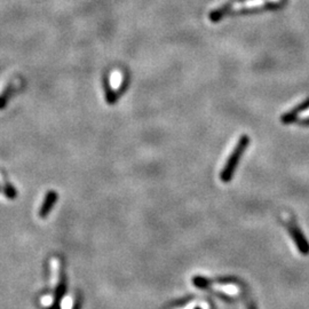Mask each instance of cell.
<instances>
[{"mask_svg":"<svg viewBox=\"0 0 309 309\" xmlns=\"http://www.w3.org/2000/svg\"><path fill=\"white\" fill-rule=\"evenodd\" d=\"M14 91H15V87L13 86V85H10V86L5 88V91L0 94V110H3L4 108H5L6 103L8 102V100H10V97Z\"/></svg>","mask_w":309,"mask_h":309,"instance_id":"cell-6","label":"cell"},{"mask_svg":"<svg viewBox=\"0 0 309 309\" xmlns=\"http://www.w3.org/2000/svg\"><path fill=\"white\" fill-rule=\"evenodd\" d=\"M194 285L197 286V288H199V289H205V288H208L209 285H211V283H210L209 280L204 279V277L197 276L194 279Z\"/></svg>","mask_w":309,"mask_h":309,"instance_id":"cell-9","label":"cell"},{"mask_svg":"<svg viewBox=\"0 0 309 309\" xmlns=\"http://www.w3.org/2000/svg\"><path fill=\"white\" fill-rule=\"evenodd\" d=\"M64 293V284H62L59 289H57L56 291V297L57 299H61L62 298V294Z\"/></svg>","mask_w":309,"mask_h":309,"instance_id":"cell-10","label":"cell"},{"mask_svg":"<svg viewBox=\"0 0 309 309\" xmlns=\"http://www.w3.org/2000/svg\"><path fill=\"white\" fill-rule=\"evenodd\" d=\"M42 302H43L44 304H46V306H48V304H51V303L53 302V299H52V298H49V297L44 298Z\"/></svg>","mask_w":309,"mask_h":309,"instance_id":"cell-12","label":"cell"},{"mask_svg":"<svg viewBox=\"0 0 309 309\" xmlns=\"http://www.w3.org/2000/svg\"><path fill=\"white\" fill-rule=\"evenodd\" d=\"M63 306H64V309H70L71 307H73V302H71V298H65L64 302H63Z\"/></svg>","mask_w":309,"mask_h":309,"instance_id":"cell-11","label":"cell"},{"mask_svg":"<svg viewBox=\"0 0 309 309\" xmlns=\"http://www.w3.org/2000/svg\"><path fill=\"white\" fill-rule=\"evenodd\" d=\"M56 198H57L56 192H54V191H49L48 192V194L46 195V198H45L44 203L42 205V209H40V211H39L40 217H42V218L47 217V214L53 209V206H54Z\"/></svg>","mask_w":309,"mask_h":309,"instance_id":"cell-5","label":"cell"},{"mask_svg":"<svg viewBox=\"0 0 309 309\" xmlns=\"http://www.w3.org/2000/svg\"><path fill=\"white\" fill-rule=\"evenodd\" d=\"M288 229L291 237H292L295 245L299 250V252L302 255L309 254V243L306 237H304L303 232L300 230V228L295 225V223H290L288 226Z\"/></svg>","mask_w":309,"mask_h":309,"instance_id":"cell-4","label":"cell"},{"mask_svg":"<svg viewBox=\"0 0 309 309\" xmlns=\"http://www.w3.org/2000/svg\"><path fill=\"white\" fill-rule=\"evenodd\" d=\"M282 120L285 124L299 123L302 125H309V100L302 105H299L293 110L289 111L288 114L283 116Z\"/></svg>","mask_w":309,"mask_h":309,"instance_id":"cell-3","label":"cell"},{"mask_svg":"<svg viewBox=\"0 0 309 309\" xmlns=\"http://www.w3.org/2000/svg\"><path fill=\"white\" fill-rule=\"evenodd\" d=\"M105 91H106V96H107V101H108L109 103H113L116 102V100H117V95H116V93L113 91V89L110 88V85H109V82L107 80V78L105 79Z\"/></svg>","mask_w":309,"mask_h":309,"instance_id":"cell-8","label":"cell"},{"mask_svg":"<svg viewBox=\"0 0 309 309\" xmlns=\"http://www.w3.org/2000/svg\"><path fill=\"white\" fill-rule=\"evenodd\" d=\"M249 309H255L253 304H249Z\"/></svg>","mask_w":309,"mask_h":309,"instance_id":"cell-13","label":"cell"},{"mask_svg":"<svg viewBox=\"0 0 309 309\" xmlns=\"http://www.w3.org/2000/svg\"><path fill=\"white\" fill-rule=\"evenodd\" d=\"M196 309H200V308H196Z\"/></svg>","mask_w":309,"mask_h":309,"instance_id":"cell-14","label":"cell"},{"mask_svg":"<svg viewBox=\"0 0 309 309\" xmlns=\"http://www.w3.org/2000/svg\"><path fill=\"white\" fill-rule=\"evenodd\" d=\"M284 0H235V2L226 4L225 6L213 11L210 14V20L212 22H218L222 20L225 16L239 14L243 12H252L259 10H266V8H274L281 6Z\"/></svg>","mask_w":309,"mask_h":309,"instance_id":"cell-1","label":"cell"},{"mask_svg":"<svg viewBox=\"0 0 309 309\" xmlns=\"http://www.w3.org/2000/svg\"><path fill=\"white\" fill-rule=\"evenodd\" d=\"M52 266V285L56 286L57 282H59V275H60V266H59V260L57 259H52L51 261Z\"/></svg>","mask_w":309,"mask_h":309,"instance_id":"cell-7","label":"cell"},{"mask_svg":"<svg viewBox=\"0 0 309 309\" xmlns=\"http://www.w3.org/2000/svg\"><path fill=\"white\" fill-rule=\"evenodd\" d=\"M249 143L250 139L248 135H243L239 139L238 142H237L236 147L234 148V150H232L229 157H228L227 163L225 166H223V169L220 174L222 182H229L231 180L237 166H238L242 156H243L246 148L249 147Z\"/></svg>","mask_w":309,"mask_h":309,"instance_id":"cell-2","label":"cell"}]
</instances>
